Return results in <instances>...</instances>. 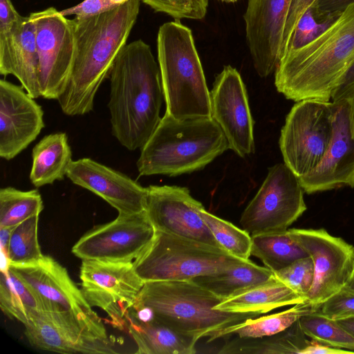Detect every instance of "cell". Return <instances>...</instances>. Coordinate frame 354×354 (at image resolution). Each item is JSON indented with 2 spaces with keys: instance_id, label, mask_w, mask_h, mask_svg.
I'll list each match as a JSON object with an SVG mask.
<instances>
[{
  "instance_id": "7402d4cb",
  "label": "cell",
  "mask_w": 354,
  "mask_h": 354,
  "mask_svg": "<svg viewBox=\"0 0 354 354\" xmlns=\"http://www.w3.org/2000/svg\"><path fill=\"white\" fill-rule=\"evenodd\" d=\"M0 73L15 76L32 98L41 97L36 27L30 15L0 33Z\"/></svg>"
},
{
  "instance_id": "3957f363",
  "label": "cell",
  "mask_w": 354,
  "mask_h": 354,
  "mask_svg": "<svg viewBox=\"0 0 354 354\" xmlns=\"http://www.w3.org/2000/svg\"><path fill=\"white\" fill-rule=\"evenodd\" d=\"M354 64V4L318 37L283 55L274 70V84L297 102L330 101Z\"/></svg>"
},
{
  "instance_id": "cb8c5ba5",
  "label": "cell",
  "mask_w": 354,
  "mask_h": 354,
  "mask_svg": "<svg viewBox=\"0 0 354 354\" xmlns=\"http://www.w3.org/2000/svg\"><path fill=\"white\" fill-rule=\"evenodd\" d=\"M306 301L275 277L223 300L214 308L232 313L263 314L275 308Z\"/></svg>"
},
{
  "instance_id": "7bdbcfd3",
  "label": "cell",
  "mask_w": 354,
  "mask_h": 354,
  "mask_svg": "<svg viewBox=\"0 0 354 354\" xmlns=\"http://www.w3.org/2000/svg\"><path fill=\"white\" fill-rule=\"evenodd\" d=\"M354 351L339 348H335L324 344L314 339L308 340L301 354H349Z\"/></svg>"
},
{
  "instance_id": "2e32d148",
  "label": "cell",
  "mask_w": 354,
  "mask_h": 354,
  "mask_svg": "<svg viewBox=\"0 0 354 354\" xmlns=\"http://www.w3.org/2000/svg\"><path fill=\"white\" fill-rule=\"evenodd\" d=\"M209 93L211 117L221 127L229 149L240 157L253 153L254 121L240 73L231 66H225Z\"/></svg>"
},
{
  "instance_id": "5bb4252c",
  "label": "cell",
  "mask_w": 354,
  "mask_h": 354,
  "mask_svg": "<svg viewBox=\"0 0 354 354\" xmlns=\"http://www.w3.org/2000/svg\"><path fill=\"white\" fill-rule=\"evenodd\" d=\"M8 268L34 294L42 311L83 319L100 317L66 269L51 257L44 255L35 263L10 265Z\"/></svg>"
},
{
  "instance_id": "d6a6232c",
  "label": "cell",
  "mask_w": 354,
  "mask_h": 354,
  "mask_svg": "<svg viewBox=\"0 0 354 354\" xmlns=\"http://www.w3.org/2000/svg\"><path fill=\"white\" fill-rule=\"evenodd\" d=\"M201 215L218 245L230 254L248 260L251 255L252 237L243 229L208 212L203 207Z\"/></svg>"
},
{
  "instance_id": "44dd1931",
  "label": "cell",
  "mask_w": 354,
  "mask_h": 354,
  "mask_svg": "<svg viewBox=\"0 0 354 354\" xmlns=\"http://www.w3.org/2000/svg\"><path fill=\"white\" fill-rule=\"evenodd\" d=\"M66 176L73 183L101 197L120 214L145 211L147 187L126 174L89 158L73 160Z\"/></svg>"
},
{
  "instance_id": "7a4b0ae2",
  "label": "cell",
  "mask_w": 354,
  "mask_h": 354,
  "mask_svg": "<svg viewBox=\"0 0 354 354\" xmlns=\"http://www.w3.org/2000/svg\"><path fill=\"white\" fill-rule=\"evenodd\" d=\"M141 0H129L110 11L71 19L75 55L71 73L57 101L69 116L82 115L94 107L95 95L137 20Z\"/></svg>"
},
{
  "instance_id": "ab89813d",
  "label": "cell",
  "mask_w": 354,
  "mask_h": 354,
  "mask_svg": "<svg viewBox=\"0 0 354 354\" xmlns=\"http://www.w3.org/2000/svg\"><path fill=\"white\" fill-rule=\"evenodd\" d=\"M315 1L316 0L292 1L286 21L281 53L288 45L291 35L299 19L308 9L313 6Z\"/></svg>"
},
{
  "instance_id": "9c48e42d",
  "label": "cell",
  "mask_w": 354,
  "mask_h": 354,
  "mask_svg": "<svg viewBox=\"0 0 354 354\" xmlns=\"http://www.w3.org/2000/svg\"><path fill=\"white\" fill-rule=\"evenodd\" d=\"M304 193L299 178L284 162L277 163L268 169L240 224L251 236L285 232L307 209Z\"/></svg>"
},
{
  "instance_id": "7dc6e473",
  "label": "cell",
  "mask_w": 354,
  "mask_h": 354,
  "mask_svg": "<svg viewBox=\"0 0 354 354\" xmlns=\"http://www.w3.org/2000/svg\"><path fill=\"white\" fill-rule=\"evenodd\" d=\"M344 290L354 295V271L348 283L343 288Z\"/></svg>"
},
{
  "instance_id": "d6986e66",
  "label": "cell",
  "mask_w": 354,
  "mask_h": 354,
  "mask_svg": "<svg viewBox=\"0 0 354 354\" xmlns=\"http://www.w3.org/2000/svg\"><path fill=\"white\" fill-rule=\"evenodd\" d=\"M292 0H248L243 18L255 71L261 77L276 68Z\"/></svg>"
},
{
  "instance_id": "f546056e",
  "label": "cell",
  "mask_w": 354,
  "mask_h": 354,
  "mask_svg": "<svg viewBox=\"0 0 354 354\" xmlns=\"http://www.w3.org/2000/svg\"><path fill=\"white\" fill-rule=\"evenodd\" d=\"M0 307L8 318L15 319L24 324L42 311L34 294L9 268L1 270Z\"/></svg>"
},
{
  "instance_id": "f6af8a7d",
  "label": "cell",
  "mask_w": 354,
  "mask_h": 354,
  "mask_svg": "<svg viewBox=\"0 0 354 354\" xmlns=\"http://www.w3.org/2000/svg\"><path fill=\"white\" fill-rule=\"evenodd\" d=\"M354 83V64L348 72L346 77L344 78L342 84L339 86V88L337 90L333 96H335L336 94L341 92L342 90H344L345 88L351 85V84Z\"/></svg>"
},
{
  "instance_id": "b9f144b4",
  "label": "cell",
  "mask_w": 354,
  "mask_h": 354,
  "mask_svg": "<svg viewBox=\"0 0 354 354\" xmlns=\"http://www.w3.org/2000/svg\"><path fill=\"white\" fill-rule=\"evenodd\" d=\"M22 17L11 0H0V33L12 28Z\"/></svg>"
},
{
  "instance_id": "836d02e7",
  "label": "cell",
  "mask_w": 354,
  "mask_h": 354,
  "mask_svg": "<svg viewBox=\"0 0 354 354\" xmlns=\"http://www.w3.org/2000/svg\"><path fill=\"white\" fill-rule=\"evenodd\" d=\"M306 336L324 344L354 351V337L337 321L314 312L299 319Z\"/></svg>"
},
{
  "instance_id": "e0dca14e",
  "label": "cell",
  "mask_w": 354,
  "mask_h": 354,
  "mask_svg": "<svg viewBox=\"0 0 354 354\" xmlns=\"http://www.w3.org/2000/svg\"><path fill=\"white\" fill-rule=\"evenodd\" d=\"M147 188L145 212L156 231L222 248L201 215L203 205L187 187L149 185Z\"/></svg>"
},
{
  "instance_id": "bcb514c9",
  "label": "cell",
  "mask_w": 354,
  "mask_h": 354,
  "mask_svg": "<svg viewBox=\"0 0 354 354\" xmlns=\"http://www.w3.org/2000/svg\"><path fill=\"white\" fill-rule=\"evenodd\" d=\"M338 324L354 337V317L337 321Z\"/></svg>"
},
{
  "instance_id": "8fae6325",
  "label": "cell",
  "mask_w": 354,
  "mask_h": 354,
  "mask_svg": "<svg viewBox=\"0 0 354 354\" xmlns=\"http://www.w3.org/2000/svg\"><path fill=\"white\" fill-rule=\"evenodd\" d=\"M291 238L312 259L314 275L307 301L315 310L342 290L354 271V247L326 230H288Z\"/></svg>"
},
{
  "instance_id": "60d3db41",
  "label": "cell",
  "mask_w": 354,
  "mask_h": 354,
  "mask_svg": "<svg viewBox=\"0 0 354 354\" xmlns=\"http://www.w3.org/2000/svg\"><path fill=\"white\" fill-rule=\"evenodd\" d=\"M354 0H316L312 8L319 19L338 17L339 15L351 5Z\"/></svg>"
},
{
  "instance_id": "5b68a950",
  "label": "cell",
  "mask_w": 354,
  "mask_h": 354,
  "mask_svg": "<svg viewBox=\"0 0 354 354\" xmlns=\"http://www.w3.org/2000/svg\"><path fill=\"white\" fill-rule=\"evenodd\" d=\"M223 299L192 280L145 282L132 308L196 342L248 319L257 313L215 309Z\"/></svg>"
},
{
  "instance_id": "8992f818",
  "label": "cell",
  "mask_w": 354,
  "mask_h": 354,
  "mask_svg": "<svg viewBox=\"0 0 354 354\" xmlns=\"http://www.w3.org/2000/svg\"><path fill=\"white\" fill-rule=\"evenodd\" d=\"M157 51L165 112L179 120L211 117L210 93L192 30L179 19L165 23Z\"/></svg>"
},
{
  "instance_id": "d590c367",
  "label": "cell",
  "mask_w": 354,
  "mask_h": 354,
  "mask_svg": "<svg viewBox=\"0 0 354 354\" xmlns=\"http://www.w3.org/2000/svg\"><path fill=\"white\" fill-rule=\"evenodd\" d=\"M274 274L307 301L314 275L313 263L309 256L296 260L288 266L274 272Z\"/></svg>"
},
{
  "instance_id": "30bf717a",
  "label": "cell",
  "mask_w": 354,
  "mask_h": 354,
  "mask_svg": "<svg viewBox=\"0 0 354 354\" xmlns=\"http://www.w3.org/2000/svg\"><path fill=\"white\" fill-rule=\"evenodd\" d=\"M30 15L36 27L41 97L57 100L68 84L75 59L72 20L53 7Z\"/></svg>"
},
{
  "instance_id": "4dcf8cb0",
  "label": "cell",
  "mask_w": 354,
  "mask_h": 354,
  "mask_svg": "<svg viewBox=\"0 0 354 354\" xmlns=\"http://www.w3.org/2000/svg\"><path fill=\"white\" fill-rule=\"evenodd\" d=\"M43 209L42 198L37 189L22 191L12 187L0 189V227H15L39 215Z\"/></svg>"
},
{
  "instance_id": "277c9868",
  "label": "cell",
  "mask_w": 354,
  "mask_h": 354,
  "mask_svg": "<svg viewBox=\"0 0 354 354\" xmlns=\"http://www.w3.org/2000/svg\"><path fill=\"white\" fill-rule=\"evenodd\" d=\"M229 149L212 117L176 119L165 112L140 149V176H176L203 169Z\"/></svg>"
},
{
  "instance_id": "d4e9b609",
  "label": "cell",
  "mask_w": 354,
  "mask_h": 354,
  "mask_svg": "<svg viewBox=\"0 0 354 354\" xmlns=\"http://www.w3.org/2000/svg\"><path fill=\"white\" fill-rule=\"evenodd\" d=\"M72 161L66 133L58 132L47 135L32 149L30 180L36 187L63 180Z\"/></svg>"
},
{
  "instance_id": "f35d334b",
  "label": "cell",
  "mask_w": 354,
  "mask_h": 354,
  "mask_svg": "<svg viewBox=\"0 0 354 354\" xmlns=\"http://www.w3.org/2000/svg\"><path fill=\"white\" fill-rule=\"evenodd\" d=\"M129 0H84L73 7L59 10V12L66 17L75 15V17L85 18L100 15L113 10Z\"/></svg>"
},
{
  "instance_id": "9a60e30c",
  "label": "cell",
  "mask_w": 354,
  "mask_h": 354,
  "mask_svg": "<svg viewBox=\"0 0 354 354\" xmlns=\"http://www.w3.org/2000/svg\"><path fill=\"white\" fill-rule=\"evenodd\" d=\"M24 334L34 347L59 353H118L103 324L65 321L40 311L24 324Z\"/></svg>"
},
{
  "instance_id": "52a82bcc",
  "label": "cell",
  "mask_w": 354,
  "mask_h": 354,
  "mask_svg": "<svg viewBox=\"0 0 354 354\" xmlns=\"http://www.w3.org/2000/svg\"><path fill=\"white\" fill-rule=\"evenodd\" d=\"M245 261L221 248L156 231L151 242L133 261V266L145 283L191 280Z\"/></svg>"
},
{
  "instance_id": "1f68e13d",
  "label": "cell",
  "mask_w": 354,
  "mask_h": 354,
  "mask_svg": "<svg viewBox=\"0 0 354 354\" xmlns=\"http://www.w3.org/2000/svg\"><path fill=\"white\" fill-rule=\"evenodd\" d=\"M39 216H33L13 228L8 245V267L33 263L44 256L38 241Z\"/></svg>"
},
{
  "instance_id": "ac0fdd59",
  "label": "cell",
  "mask_w": 354,
  "mask_h": 354,
  "mask_svg": "<svg viewBox=\"0 0 354 354\" xmlns=\"http://www.w3.org/2000/svg\"><path fill=\"white\" fill-rule=\"evenodd\" d=\"M333 129L324 157L310 174L299 178L308 194L343 187H354V138L348 105L341 98L332 100Z\"/></svg>"
},
{
  "instance_id": "ba28073f",
  "label": "cell",
  "mask_w": 354,
  "mask_h": 354,
  "mask_svg": "<svg viewBox=\"0 0 354 354\" xmlns=\"http://www.w3.org/2000/svg\"><path fill=\"white\" fill-rule=\"evenodd\" d=\"M333 102L314 99L297 102L281 130L284 163L298 177L312 172L329 146L333 129Z\"/></svg>"
},
{
  "instance_id": "ee69618b",
  "label": "cell",
  "mask_w": 354,
  "mask_h": 354,
  "mask_svg": "<svg viewBox=\"0 0 354 354\" xmlns=\"http://www.w3.org/2000/svg\"><path fill=\"white\" fill-rule=\"evenodd\" d=\"M344 99L347 103L351 131L354 138V83L351 84L332 98V100Z\"/></svg>"
},
{
  "instance_id": "7c38bea8",
  "label": "cell",
  "mask_w": 354,
  "mask_h": 354,
  "mask_svg": "<svg viewBox=\"0 0 354 354\" xmlns=\"http://www.w3.org/2000/svg\"><path fill=\"white\" fill-rule=\"evenodd\" d=\"M80 279L91 307L105 311L113 327L124 330L127 317L145 283L133 263L82 260Z\"/></svg>"
},
{
  "instance_id": "ffe728a7",
  "label": "cell",
  "mask_w": 354,
  "mask_h": 354,
  "mask_svg": "<svg viewBox=\"0 0 354 354\" xmlns=\"http://www.w3.org/2000/svg\"><path fill=\"white\" fill-rule=\"evenodd\" d=\"M45 127L44 111L21 86L0 80V156L16 157Z\"/></svg>"
},
{
  "instance_id": "4316f807",
  "label": "cell",
  "mask_w": 354,
  "mask_h": 354,
  "mask_svg": "<svg viewBox=\"0 0 354 354\" xmlns=\"http://www.w3.org/2000/svg\"><path fill=\"white\" fill-rule=\"evenodd\" d=\"M302 331L299 319L286 330L260 338L237 337L226 342L218 353L225 354H301L308 339Z\"/></svg>"
},
{
  "instance_id": "484cf974",
  "label": "cell",
  "mask_w": 354,
  "mask_h": 354,
  "mask_svg": "<svg viewBox=\"0 0 354 354\" xmlns=\"http://www.w3.org/2000/svg\"><path fill=\"white\" fill-rule=\"evenodd\" d=\"M274 277V272L269 268L248 259L225 270L191 280L224 300Z\"/></svg>"
},
{
  "instance_id": "4fadbf2b",
  "label": "cell",
  "mask_w": 354,
  "mask_h": 354,
  "mask_svg": "<svg viewBox=\"0 0 354 354\" xmlns=\"http://www.w3.org/2000/svg\"><path fill=\"white\" fill-rule=\"evenodd\" d=\"M156 230L145 211L120 214L83 234L72 248L82 260L132 262L153 240Z\"/></svg>"
},
{
  "instance_id": "74e56055",
  "label": "cell",
  "mask_w": 354,
  "mask_h": 354,
  "mask_svg": "<svg viewBox=\"0 0 354 354\" xmlns=\"http://www.w3.org/2000/svg\"><path fill=\"white\" fill-rule=\"evenodd\" d=\"M314 313L338 321L354 317V295L343 289L317 307Z\"/></svg>"
},
{
  "instance_id": "f1b7e54d",
  "label": "cell",
  "mask_w": 354,
  "mask_h": 354,
  "mask_svg": "<svg viewBox=\"0 0 354 354\" xmlns=\"http://www.w3.org/2000/svg\"><path fill=\"white\" fill-rule=\"evenodd\" d=\"M251 237V255L261 260L273 272L288 266L297 259L308 256L291 238L288 230L263 233Z\"/></svg>"
},
{
  "instance_id": "603a6c76",
  "label": "cell",
  "mask_w": 354,
  "mask_h": 354,
  "mask_svg": "<svg viewBox=\"0 0 354 354\" xmlns=\"http://www.w3.org/2000/svg\"><path fill=\"white\" fill-rule=\"evenodd\" d=\"M127 328L138 354H194L196 341L151 318L140 320L128 314Z\"/></svg>"
},
{
  "instance_id": "83f0119b",
  "label": "cell",
  "mask_w": 354,
  "mask_h": 354,
  "mask_svg": "<svg viewBox=\"0 0 354 354\" xmlns=\"http://www.w3.org/2000/svg\"><path fill=\"white\" fill-rule=\"evenodd\" d=\"M313 311L314 309L308 301L297 304L282 312L250 318L244 322L221 329L209 336L207 342L232 335H236L241 338L271 336L286 330L301 316Z\"/></svg>"
},
{
  "instance_id": "6da1fadb",
  "label": "cell",
  "mask_w": 354,
  "mask_h": 354,
  "mask_svg": "<svg viewBox=\"0 0 354 354\" xmlns=\"http://www.w3.org/2000/svg\"><path fill=\"white\" fill-rule=\"evenodd\" d=\"M111 133L129 151L141 149L156 129L164 99L159 66L142 39L127 44L109 73Z\"/></svg>"
},
{
  "instance_id": "e575fe53",
  "label": "cell",
  "mask_w": 354,
  "mask_h": 354,
  "mask_svg": "<svg viewBox=\"0 0 354 354\" xmlns=\"http://www.w3.org/2000/svg\"><path fill=\"white\" fill-rule=\"evenodd\" d=\"M337 18L319 19L314 13L312 7L308 9L298 21L288 44L281 52L279 58L286 53L301 48L315 39Z\"/></svg>"
},
{
  "instance_id": "c3c4849f",
  "label": "cell",
  "mask_w": 354,
  "mask_h": 354,
  "mask_svg": "<svg viewBox=\"0 0 354 354\" xmlns=\"http://www.w3.org/2000/svg\"><path fill=\"white\" fill-rule=\"evenodd\" d=\"M221 1H223V2H226V3H234V2H236L238 0H219Z\"/></svg>"
},
{
  "instance_id": "8d00e7d4",
  "label": "cell",
  "mask_w": 354,
  "mask_h": 354,
  "mask_svg": "<svg viewBox=\"0 0 354 354\" xmlns=\"http://www.w3.org/2000/svg\"><path fill=\"white\" fill-rule=\"evenodd\" d=\"M156 12L175 19H202L207 13L208 0H141Z\"/></svg>"
}]
</instances>
